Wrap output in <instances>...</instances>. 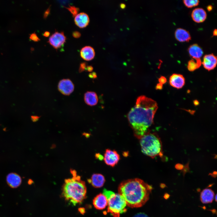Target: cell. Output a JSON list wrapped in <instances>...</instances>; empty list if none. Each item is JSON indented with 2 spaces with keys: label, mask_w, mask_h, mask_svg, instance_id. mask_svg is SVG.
Here are the masks:
<instances>
[{
  "label": "cell",
  "mask_w": 217,
  "mask_h": 217,
  "mask_svg": "<svg viewBox=\"0 0 217 217\" xmlns=\"http://www.w3.org/2000/svg\"><path fill=\"white\" fill-rule=\"evenodd\" d=\"M95 157L96 159H102V158H103L102 155L99 153L96 154L95 155Z\"/></svg>",
  "instance_id": "34"
},
{
  "label": "cell",
  "mask_w": 217,
  "mask_h": 217,
  "mask_svg": "<svg viewBox=\"0 0 217 217\" xmlns=\"http://www.w3.org/2000/svg\"><path fill=\"white\" fill-rule=\"evenodd\" d=\"M86 187L80 177L77 175L66 179L62 187V196L73 205L81 203L86 198Z\"/></svg>",
  "instance_id": "3"
},
{
  "label": "cell",
  "mask_w": 217,
  "mask_h": 217,
  "mask_svg": "<svg viewBox=\"0 0 217 217\" xmlns=\"http://www.w3.org/2000/svg\"><path fill=\"white\" fill-rule=\"evenodd\" d=\"M93 69V67L92 66H87L85 70L89 72H91L92 71Z\"/></svg>",
  "instance_id": "32"
},
{
  "label": "cell",
  "mask_w": 217,
  "mask_h": 217,
  "mask_svg": "<svg viewBox=\"0 0 217 217\" xmlns=\"http://www.w3.org/2000/svg\"><path fill=\"white\" fill-rule=\"evenodd\" d=\"M89 77L91 78H95L96 77V74L95 73H93L89 74Z\"/></svg>",
  "instance_id": "36"
},
{
  "label": "cell",
  "mask_w": 217,
  "mask_h": 217,
  "mask_svg": "<svg viewBox=\"0 0 217 217\" xmlns=\"http://www.w3.org/2000/svg\"><path fill=\"white\" fill-rule=\"evenodd\" d=\"M89 183L95 188H99L102 187L105 182L104 176L99 173L94 174L92 175L91 178L87 180Z\"/></svg>",
  "instance_id": "13"
},
{
  "label": "cell",
  "mask_w": 217,
  "mask_h": 217,
  "mask_svg": "<svg viewBox=\"0 0 217 217\" xmlns=\"http://www.w3.org/2000/svg\"><path fill=\"white\" fill-rule=\"evenodd\" d=\"M50 33L49 31H45L43 34V36L45 37H48L50 35Z\"/></svg>",
  "instance_id": "35"
},
{
  "label": "cell",
  "mask_w": 217,
  "mask_h": 217,
  "mask_svg": "<svg viewBox=\"0 0 217 217\" xmlns=\"http://www.w3.org/2000/svg\"><path fill=\"white\" fill-rule=\"evenodd\" d=\"M70 172L73 176H75L77 175V172L75 170L71 169Z\"/></svg>",
  "instance_id": "33"
},
{
  "label": "cell",
  "mask_w": 217,
  "mask_h": 217,
  "mask_svg": "<svg viewBox=\"0 0 217 217\" xmlns=\"http://www.w3.org/2000/svg\"><path fill=\"white\" fill-rule=\"evenodd\" d=\"M39 118V117L35 116L32 117V120L33 121H36L38 120Z\"/></svg>",
  "instance_id": "37"
},
{
  "label": "cell",
  "mask_w": 217,
  "mask_h": 217,
  "mask_svg": "<svg viewBox=\"0 0 217 217\" xmlns=\"http://www.w3.org/2000/svg\"><path fill=\"white\" fill-rule=\"evenodd\" d=\"M217 34V30L216 29H215L213 31V36H216Z\"/></svg>",
  "instance_id": "39"
},
{
  "label": "cell",
  "mask_w": 217,
  "mask_h": 217,
  "mask_svg": "<svg viewBox=\"0 0 217 217\" xmlns=\"http://www.w3.org/2000/svg\"><path fill=\"white\" fill-rule=\"evenodd\" d=\"M71 13L73 17H75L78 13L80 11L78 8L74 6L69 5L68 7H65Z\"/></svg>",
  "instance_id": "23"
},
{
  "label": "cell",
  "mask_w": 217,
  "mask_h": 217,
  "mask_svg": "<svg viewBox=\"0 0 217 217\" xmlns=\"http://www.w3.org/2000/svg\"><path fill=\"white\" fill-rule=\"evenodd\" d=\"M215 200L217 201V195L216 194L215 196Z\"/></svg>",
  "instance_id": "46"
},
{
  "label": "cell",
  "mask_w": 217,
  "mask_h": 217,
  "mask_svg": "<svg viewBox=\"0 0 217 217\" xmlns=\"http://www.w3.org/2000/svg\"><path fill=\"white\" fill-rule=\"evenodd\" d=\"M169 195L168 194L166 193L164 195V197L165 199H167L168 198V197H169Z\"/></svg>",
  "instance_id": "40"
},
{
  "label": "cell",
  "mask_w": 217,
  "mask_h": 217,
  "mask_svg": "<svg viewBox=\"0 0 217 217\" xmlns=\"http://www.w3.org/2000/svg\"><path fill=\"white\" fill-rule=\"evenodd\" d=\"M75 24L80 28L86 27L90 22V19L88 14L82 12L77 14L74 19Z\"/></svg>",
  "instance_id": "15"
},
{
  "label": "cell",
  "mask_w": 217,
  "mask_h": 217,
  "mask_svg": "<svg viewBox=\"0 0 217 217\" xmlns=\"http://www.w3.org/2000/svg\"><path fill=\"white\" fill-rule=\"evenodd\" d=\"M87 63L85 62H82L80 64L79 71L80 72H81L85 70L86 67Z\"/></svg>",
  "instance_id": "25"
},
{
  "label": "cell",
  "mask_w": 217,
  "mask_h": 217,
  "mask_svg": "<svg viewBox=\"0 0 217 217\" xmlns=\"http://www.w3.org/2000/svg\"><path fill=\"white\" fill-rule=\"evenodd\" d=\"M163 87V85L159 83H158L156 86V89L157 90H161Z\"/></svg>",
  "instance_id": "31"
},
{
  "label": "cell",
  "mask_w": 217,
  "mask_h": 217,
  "mask_svg": "<svg viewBox=\"0 0 217 217\" xmlns=\"http://www.w3.org/2000/svg\"><path fill=\"white\" fill-rule=\"evenodd\" d=\"M6 180L8 186L13 188H16L19 186L22 182L20 177L15 173L9 174L7 176Z\"/></svg>",
  "instance_id": "11"
},
{
  "label": "cell",
  "mask_w": 217,
  "mask_h": 217,
  "mask_svg": "<svg viewBox=\"0 0 217 217\" xmlns=\"http://www.w3.org/2000/svg\"><path fill=\"white\" fill-rule=\"evenodd\" d=\"M188 52L190 55L195 59L200 58L203 53L202 48L196 44L190 45L188 48Z\"/></svg>",
  "instance_id": "19"
},
{
  "label": "cell",
  "mask_w": 217,
  "mask_h": 217,
  "mask_svg": "<svg viewBox=\"0 0 217 217\" xmlns=\"http://www.w3.org/2000/svg\"><path fill=\"white\" fill-rule=\"evenodd\" d=\"M120 159V156L116 151L110 149L105 150L103 160L106 165L113 167L118 164Z\"/></svg>",
  "instance_id": "7"
},
{
  "label": "cell",
  "mask_w": 217,
  "mask_h": 217,
  "mask_svg": "<svg viewBox=\"0 0 217 217\" xmlns=\"http://www.w3.org/2000/svg\"><path fill=\"white\" fill-rule=\"evenodd\" d=\"M166 78L163 76H161L159 79V83L162 85L165 84L166 82Z\"/></svg>",
  "instance_id": "27"
},
{
  "label": "cell",
  "mask_w": 217,
  "mask_h": 217,
  "mask_svg": "<svg viewBox=\"0 0 217 217\" xmlns=\"http://www.w3.org/2000/svg\"><path fill=\"white\" fill-rule=\"evenodd\" d=\"M33 182V181H32L31 180H29L28 181V184H32V183Z\"/></svg>",
  "instance_id": "42"
},
{
  "label": "cell",
  "mask_w": 217,
  "mask_h": 217,
  "mask_svg": "<svg viewBox=\"0 0 217 217\" xmlns=\"http://www.w3.org/2000/svg\"><path fill=\"white\" fill-rule=\"evenodd\" d=\"M198 101L195 100V101L194 102V104L195 105H198Z\"/></svg>",
  "instance_id": "44"
},
{
  "label": "cell",
  "mask_w": 217,
  "mask_h": 217,
  "mask_svg": "<svg viewBox=\"0 0 217 217\" xmlns=\"http://www.w3.org/2000/svg\"><path fill=\"white\" fill-rule=\"evenodd\" d=\"M108 201L107 212L113 217H120V214L127 211L126 202L123 197L119 193H115L104 189L103 193Z\"/></svg>",
  "instance_id": "5"
},
{
  "label": "cell",
  "mask_w": 217,
  "mask_h": 217,
  "mask_svg": "<svg viewBox=\"0 0 217 217\" xmlns=\"http://www.w3.org/2000/svg\"><path fill=\"white\" fill-rule=\"evenodd\" d=\"M78 210L79 212L82 214H84L85 212V209L84 208H80Z\"/></svg>",
  "instance_id": "30"
},
{
  "label": "cell",
  "mask_w": 217,
  "mask_h": 217,
  "mask_svg": "<svg viewBox=\"0 0 217 217\" xmlns=\"http://www.w3.org/2000/svg\"><path fill=\"white\" fill-rule=\"evenodd\" d=\"M139 140L142 152L144 154L152 158L162 156V142L157 133L149 131Z\"/></svg>",
  "instance_id": "4"
},
{
  "label": "cell",
  "mask_w": 217,
  "mask_h": 217,
  "mask_svg": "<svg viewBox=\"0 0 217 217\" xmlns=\"http://www.w3.org/2000/svg\"><path fill=\"white\" fill-rule=\"evenodd\" d=\"M80 33L78 31H74L72 33L73 36L75 38H78L81 36Z\"/></svg>",
  "instance_id": "26"
},
{
  "label": "cell",
  "mask_w": 217,
  "mask_h": 217,
  "mask_svg": "<svg viewBox=\"0 0 217 217\" xmlns=\"http://www.w3.org/2000/svg\"><path fill=\"white\" fill-rule=\"evenodd\" d=\"M83 134H84V135L86 137H89L90 136V134L88 133H84Z\"/></svg>",
  "instance_id": "43"
},
{
  "label": "cell",
  "mask_w": 217,
  "mask_h": 217,
  "mask_svg": "<svg viewBox=\"0 0 217 217\" xmlns=\"http://www.w3.org/2000/svg\"><path fill=\"white\" fill-rule=\"evenodd\" d=\"M153 189L152 186L142 180L135 178L122 181L118 187V193L125 199L127 206L139 208L148 201Z\"/></svg>",
  "instance_id": "2"
},
{
  "label": "cell",
  "mask_w": 217,
  "mask_h": 217,
  "mask_svg": "<svg viewBox=\"0 0 217 217\" xmlns=\"http://www.w3.org/2000/svg\"><path fill=\"white\" fill-rule=\"evenodd\" d=\"M93 203L96 209L102 210L107 206L108 201L106 196L103 193H100L94 198Z\"/></svg>",
  "instance_id": "12"
},
{
  "label": "cell",
  "mask_w": 217,
  "mask_h": 217,
  "mask_svg": "<svg viewBox=\"0 0 217 217\" xmlns=\"http://www.w3.org/2000/svg\"><path fill=\"white\" fill-rule=\"evenodd\" d=\"M29 38L31 40L34 42H37L40 40V39L35 33H33L30 34Z\"/></svg>",
  "instance_id": "24"
},
{
  "label": "cell",
  "mask_w": 217,
  "mask_h": 217,
  "mask_svg": "<svg viewBox=\"0 0 217 217\" xmlns=\"http://www.w3.org/2000/svg\"><path fill=\"white\" fill-rule=\"evenodd\" d=\"M184 5L187 8H192L197 6L199 3L198 0H184L183 1Z\"/></svg>",
  "instance_id": "22"
},
{
  "label": "cell",
  "mask_w": 217,
  "mask_h": 217,
  "mask_svg": "<svg viewBox=\"0 0 217 217\" xmlns=\"http://www.w3.org/2000/svg\"><path fill=\"white\" fill-rule=\"evenodd\" d=\"M50 7H49L45 11L43 14V17L46 18L50 14Z\"/></svg>",
  "instance_id": "28"
},
{
  "label": "cell",
  "mask_w": 217,
  "mask_h": 217,
  "mask_svg": "<svg viewBox=\"0 0 217 217\" xmlns=\"http://www.w3.org/2000/svg\"><path fill=\"white\" fill-rule=\"evenodd\" d=\"M58 89L63 95L68 96L74 91V86L72 82L69 79H64L60 80L58 84Z\"/></svg>",
  "instance_id": "8"
},
{
  "label": "cell",
  "mask_w": 217,
  "mask_h": 217,
  "mask_svg": "<svg viewBox=\"0 0 217 217\" xmlns=\"http://www.w3.org/2000/svg\"><path fill=\"white\" fill-rule=\"evenodd\" d=\"M81 57L86 61H90L94 58L95 52L94 49L90 46H86L83 47L80 52Z\"/></svg>",
  "instance_id": "18"
},
{
  "label": "cell",
  "mask_w": 217,
  "mask_h": 217,
  "mask_svg": "<svg viewBox=\"0 0 217 217\" xmlns=\"http://www.w3.org/2000/svg\"><path fill=\"white\" fill-rule=\"evenodd\" d=\"M66 39L63 31H56L49 37L48 42L54 48L57 49L63 46Z\"/></svg>",
  "instance_id": "6"
},
{
  "label": "cell",
  "mask_w": 217,
  "mask_h": 217,
  "mask_svg": "<svg viewBox=\"0 0 217 217\" xmlns=\"http://www.w3.org/2000/svg\"><path fill=\"white\" fill-rule=\"evenodd\" d=\"M163 185H162V184H161V185H160L161 187L162 188H164L165 187V185L164 184H163Z\"/></svg>",
  "instance_id": "45"
},
{
  "label": "cell",
  "mask_w": 217,
  "mask_h": 217,
  "mask_svg": "<svg viewBox=\"0 0 217 217\" xmlns=\"http://www.w3.org/2000/svg\"><path fill=\"white\" fill-rule=\"evenodd\" d=\"M120 6L121 8H125V5L124 4L122 3L121 4Z\"/></svg>",
  "instance_id": "41"
},
{
  "label": "cell",
  "mask_w": 217,
  "mask_h": 217,
  "mask_svg": "<svg viewBox=\"0 0 217 217\" xmlns=\"http://www.w3.org/2000/svg\"><path fill=\"white\" fill-rule=\"evenodd\" d=\"M169 83L174 87L178 89L182 88L185 83V78L180 74H174L169 78Z\"/></svg>",
  "instance_id": "10"
},
{
  "label": "cell",
  "mask_w": 217,
  "mask_h": 217,
  "mask_svg": "<svg viewBox=\"0 0 217 217\" xmlns=\"http://www.w3.org/2000/svg\"><path fill=\"white\" fill-rule=\"evenodd\" d=\"M84 99L86 103L90 106L96 105L98 101L96 94L92 91H87L85 93L84 95Z\"/></svg>",
  "instance_id": "20"
},
{
  "label": "cell",
  "mask_w": 217,
  "mask_h": 217,
  "mask_svg": "<svg viewBox=\"0 0 217 217\" xmlns=\"http://www.w3.org/2000/svg\"><path fill=\"white\" fill-rule=\"evenodd\" d=\"M207 10L208 11H211L212 9V6L211 5H209L207 7Z\"/></svg>",
  "instance_id": "38"
},
{
  "label": "cell",
  "mask_w": 217,
  "mask_h": 217,
  "mask_svg": "<svg viewBox=\"0 0 217 217\" xmlns=\"http://www.w3.org/2000/svg\"><path fill=\"white\" fill-rule=\"evenodd\" d=\"M202 64L200 58H192L188 63L187 68L189 71H193L199 68Z\"/></svg>",
  "instance_id": "21"
},
{
  "label": "cell",
  "mask_w": 217,
  "mask_h": 217,
  "mask_svg": "<svg viewBox=\"0 0 217 217\" xmlns=\"http://www.w3.org/2000/svg\"><path fill=\"white\" fill-rule=\"evenodd\" d=\"M214 192L212 190L209 188L205 189L200 193V200L203 203H211L214 200Z\"/></svg>",
  "instance_id": "17"
},
{
  "label": "cell",
  "mask_w": 217,
  "mask_h": 217,
  "mask_svg": "<svg viewBox=\"0 0 217 217\" xmlns=\"http://www.w3.org/2000/svg\"><path fill=\"white\" fill-rule=\"evenodd\" d=\"M133 217H149L146 215L144 213H140L135 215Z\"/></svg>",
  "instance_id": "29"
},
{
  "label": "cell",
  "mask_w": 217,
  "mask_h": 217,
  "mask_svg": "<svg viewBox=\"0 0 217 217\" xmlns=\"http://www.w3.org/2000/svg\"><path fill=\"white\" fill-rule=\"evenodd\" d=\"M191 16L194 22L200 23L205 20L207 17V14L203 8H197L192 11Z\"/></svg>",
  "instance_id": "14"
},
{
  "label": "cell",
  "mask_w": 217,
  "mask_h": 217,
  "mask_svg": "<svg viewBox=\"0 0 217 217\" xmlns=\"http://www.w3.org/2000/svg\"><path fill=\"white\" fill-rule=\"evenodd\" d=\"M175 36L176 39L181 42H188L191 39L189 32L185 29L181 28H179L176 30Z\"/></svg>",
  "instance_id": "16"
},
{
  "label": "cell",
  "mask_w": 217,
  "mask_h": 217,
  "mask_svg": "<svg viewBox=\"0 0 217 217\" xmlns=\"http://www.w3.org/2000/svg\"><path fill=\"white\" fill-rule=\"evenodd\" d=\"M158 108L154 100L141 96L137 98L135 105L128 113L129 124L134 136L139 140L149 131V128L153 123Z\"/></svg>",
  "instance_id": "1"
},
{
  "label": "cell",
  "mask_w": 217,
  "mask_h": 217,
  "mask_svg": "<svg viewBox=\"0 0 217 217\" xmlns=\"http://www.w3.org/2000/svg\"><path fill=\"white\" fill-rule=\"evenodd\" d=\"M217 63V57L212 53L205 55L202 62L204 68L208 71L214 69Z\"/></svg>",
  "instance_id": "9"
}]
</instances>
